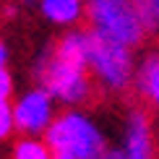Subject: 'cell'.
<instances>
[{
    "mask_svg": "<svg viewBox=\"0 0 159 159\" xmlns=\"http://www.w3.org/2000/svg\"><path fill=\"white\" fill-rule=\"evenodd\" d=\"M81 11V0H42V13L52 24H76Z\"/></svg>",
    "mask_w": 159,
    "mask_h": 159,
    "instance_id": "ba28073f",
    "label": "cell"
},
{
    "mask_svg": "<svg viewBox=\"0 0 159 159\" xmlns=\"http://www.w3.org/2000/svg\"><path fill=\"white\" fill-rule=\"evenodd\" d=\"M13 159H52V151L47 143L37 141V138H24L13 149Z\"/></svg>",
    "mask_w": 159,
    "mask_h": 159,
    "instance_id": "8fae6325",
    "label": "cell"
},
{
    "mask_svg": "<svg viewBox=\"0 0 159 159\" xmlns=\"http://www.w3.org/2000/svg\"><path fill=\"white\" fill-rule=\"evenodd\" d=\"M5 65H8V47L0 42V70H5Z\"/></svg>",
    "mask_w": 159,
    "mask_h": 159,
    "instance_id": "9a60e30c",
    "label": "cell"
},
{
    "mask_svg": "<svg viewBox=\"0 0 159 159\" xmlns=\"http://www.w3.org/2000/svg\"><path fill=\"white\" fill-rule=\"evenodd\" d=\"M123 151L128 159H151V133L146 117L141 112H133L128 120V136H125Z\"/></svg>",
    "mask_w": 159,
    "mask_h": 159,
    "instance_id": "8992f818",
    "label": "cell"
},
{
    "mask_svg": "<svg viewBox=\"0 0 159 159\" xmlns=\"http://www.w3.org/2000/svg\"><path fill=\"white\" fill-rule=\"evenodd\" d=\"M86 16L91 21V31L123 44V47H133L143 37V26L138 21L130 0H89Z\"/></svg>",
    "mask_w": 159,
    "mask_h": 159,
    "instance_id": "7a4b0ae2",
    "label": "cell"
},
{
    "mask_svg": "<svg viewBox=\"0 0 159 159\" xmlns=\"http://www.w3.org/2000/svg\"><path fill=\"white\" fill-rule=\"evenodd\" d=\"M13 128H16L13 125V107L8 102H0V138H5Z\"/></svg>",
    "mask_w": 159,
    "mask_h": 159,
    "instance_id": "7c38bea8",
    "label": "cell"
},
{
    "mask_svg": "<svg viewBox=\"0 0 159 159\" xmlns=\"http://www.w3.org/2000/svg\"><path fill=\"white\" fill-rule=\"evenodd\" d=\"M37 78L42 81V89L47 91L52 99H60L65 104L84 102L89 97V78L86 70L68 65L57 60L55 55H47L37 63Z\"/></svg>",
    "mask_w": 159,
    "mask_h": 159,
    "instance_id": "277c9868",
    "label": "cell"
},
{
    "mask_svg": "<svg viewBox=\"0 0 159 159\" xmlns=\"http://www.w3.org/2000/svg\"><path fill=\"white\" fill-rule=\"evenodd\" d=\"M52 159H76V157L65 154V151H52Z\"/></svg>",
    "mask_w": 159,
    "mask_h": 159,
    "instance_id": "2e32d148",
    "label": "cell"
},
{
    "mask_svg": "<svg viewBox=\"0 0 159 159\" xmlns=\"http://www.w3.org/2000/svg\"><path fill=\"white\" fill-rule=\"evenodd\" d=\"M138 86H141V91H146L154 99V104L159 107V57H149L141 65V70H138Z\"/></svg>",
    "mask_w": 159,
    "mask_h": 159,
    "instance_id": "9c48e42d",
    "label": "cell"
},
{
    "mask_svg": "<svg viewBox=\"0 0 159 159\" xmlns=\"http://www.w3.org/2000/svg\"><path fill=\"white\" fill-rule=\"evenodd\" d=\"M50 151H65L76 159H99L104 154V138L99 128L81 112H65L44 130Z\"/></svg>",
    "mask_w": 159,
    "mask_h": 159,
    "instance_id": "6da1fadb",
    "label": "cell"
},
{
    "mask_svg": "<svg viewBox=\"0 0 159 159\" xmlns=\"http://www.w3.org/2000/svg\"><path fill=\"white\" fill-rule=\"evenodd\" d=\"M55 57L86 70L89 68V31H70V34H65L60 39V44L55 47Z\"/></svg>",
    "mask_w": 159,
    "mask_h": 159,
    "instance_id": "52a82bcc",
    "label": "cell"
},
{
    "mask_svg": "<svg viewBox=\"0 0 159 159\" xmlns=\"http://www.w3.org/2000/svg\"><path fill=\"white\" fill-rule=\"evenodd\" d=\"M52 123V97L39 86L31 89L13 107V125L24 133H44Z\"/></svg>",
    "mask_w": 159,
    "mask_h": 159,
    "instance_id": "5b68a950",
    "label": "cell"
},
{
    "mask_svg": "<svg viewBox=\"0 0 159 159\" xmlns=\"http://www.w3.org/2000/svg\"><path fill=\"white\" fill-rule=\"evenodd\" d=\"M143 31H159V0H130Z\"/></svg>",
    "mask_w": 159,
    "mask_h": 159,
    "instance_id": "30bf717a",
    "label": "cell"
},
{
    "mask_svg": "<svg viewBox=\"0 0 159 159\" xmlns=\"http://www.w3.org/2000/svg\"><path fill=\"white\" fill-rule=\"evenodd\" d=\"M99 159H128V157H125V151H123V149H117V151H104Z\"/></svg>",
    "mask_w": 159,
    "mask_h": 159,
    "instance_id": "5bb4252c",
    "label": "cell"
},
{
    "mask_svg": "<svg viewBox=\"0 0 159 159\" xmlns=\"http://www.w3.org/2000/svg\"><path fill=\"white\" fill-rule=\"evenodd\" d=\"M89 68L110 89H123L133 76L130 47H123L97 31H89Z\"/></svg>",
    "mask_w": 159,
    "mask_h": 159,
    "instance_id": "3957f363",
    "label": "cell"
},
{
    "mask_svg": "<svg viewBox=\"0 0 159 159\" xmlns=\"http://www.w3.org/2000/svg\"><path fill=\"white\" fill-rule=\"evenodd\" d=\"M13 94V78L8 70H0V102H8Z\"/></svg>",
    "mask_w": 159,
    "mask_h": 159,
    "instance_id": "4fadbf2b",
    "label": "cell"
},
{
    "mask_svg": "<svg viewBox=\"0 0 159 159\" xmlns=\"http://www.w3.org/2000/svg\"><path fill=\"white\" fill-rule=\"evenodd\" d=\"M21 3H31V0H21Z\"/></svg>",
    "mask_w": 159,
    "mask_h": 159,
    "instance_id": "e0dca14e",
    "label": "cell"
}]
</instances>
